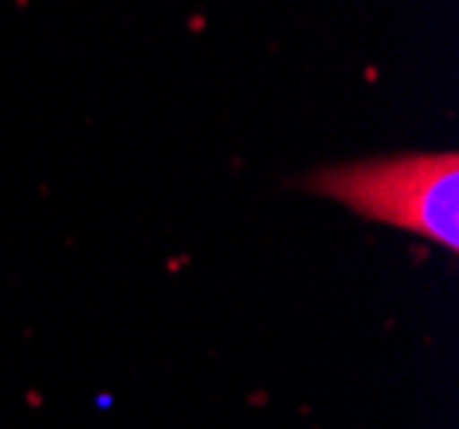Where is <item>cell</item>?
Listing matches in <instances>:
<instances>
[{
    "label": "cell",
    "instance_id": "obj_1",
    "mask_svg": "<svg viewBox=\"0 0 459 429\" xmlns=\"http://www.w3.org/2000/svg\"><path fill=\"white\" fill-rule=\"evenodd\" d=\"M308 189L346 203L367 220H381L411 234L459 248V158L394 155L323 169L308 179Z\"/></svg>",
    "mask_w": 459,
    "mask_h": 429
}]
</instances>
